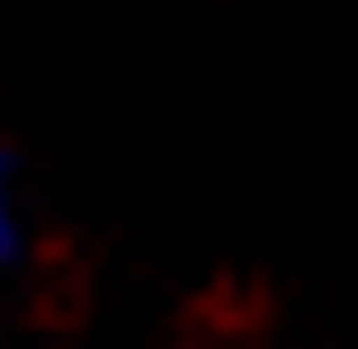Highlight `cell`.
Here are the masks:
<instances>
[{
  "label": "cell",
  "mask_w": 358,
  "mask_h": 349,
  "mask_svg": "<svg viewBox=\"0 0 358 349\" xmlns=\"http://www.w3.org/2000/svg\"><path fill=\"white\" fill-rule=\"evenodd\" d=\"M18 251V197H9V152H0V260Z\"/></svg>",
  "instance_id": "6da1fadb"
}]
</instances>
